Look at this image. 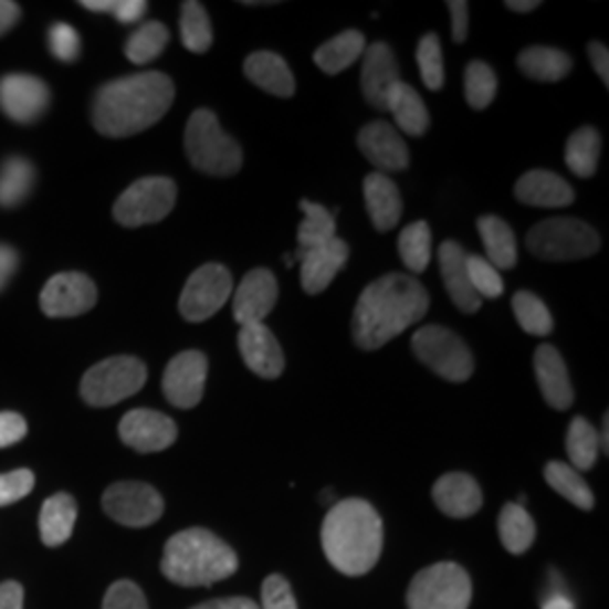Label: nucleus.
<instances>
[{"instance_id":"nucleus-1","label":"nucleus","mask_w":609,"mask_h":609,"mask_svg":"<svg viewBox=\"0 0 609 609\" xmlns=\"http://www.w3.org/2000/svg\"><path fill=\"white\" fill-rule=\"evenodd\" d=\"M429 309V294L420 281L405 273L381 275L370 283L353 314L355 344L372 353L396 339L413 323H418Z\"/></svg>"},{"instance_id":"nucleus-2","label":"nucleus","mask_w":609,"mask_h":609,"mask_svg":"<svg viewBox=\"0 0 609 609\" xmlns=\"http://www.w3.org/2000/svg\"><path fill=\"white\" fill-rule=\"evenodd\" d=\"M175 102L168 75L149 71L104 84L93 102V125L102 136L127 138L156 125Z\"/></svg>"},{"instance_id":"nucleus-3","label":"nucleus","mask_w":609,"mask_h":609,"mask_svg":"<svg viewBox=\"0 0 609 609\" xmlns=\"http://www.w3.org/2000/svg\"><path fill=\"white\" fill-rule=\"evenodd\" d=\"M321 544L327 563L339 574L366 576L381 556V517L366 500H344L327 511Z\"/></svg>"},{"instance_id":"nucleus-4","label":"nucleus","mask_w":609,"mask_h":609,"mask_svg":"<svg viewBox=\"0 0 609 609\" xmlns=\"http://www.w3.org/2000/svg\"><path fill=\"white\" fill-rule=\"evenodd\" d=\"M240 567L238 553L206 528H188L165 544L160 571L181 587H210L231 578Z\"/></svg>"},{"instance_id":"nucleus-5","label":"nucleus","mask_w":609,"mask_h":609,"mask_svg":"<svg viewBox=\"0 0 609 609\" xmlns=\"http://www.w3.org/2000/svg\"><path fill=\"white\" fill-rule=\"evenodd\" d=\"M186 154L195 168L210 177H231L242 168V147L219 127L217 116L199 108L186 127Z\"/></svg>"},{"instance_id":"nucleus-6","label":"nucleus","mask_w":609,"mask_h":609,"mask_svg":"<svg viewBox=\"0 0 609 609\" xmlns=\"http://www.w3.org/2000/svg\"><path fill=\"white\" fill-rule=\"evenodd\" d=\"M528 251L546 262H571L589 258L600 249L598 233L580 219L553 217L539 221L526 238Z\"/></svg>"},{"instance_id":"nucleus-7","label":"nucleus","mask_w":609,"mask_h":609,"mask_svg":"<svg viewBox=\"0 0 609 609\" xmlns=\"http://www.w3.org/2000/svg\"><path fill=\"white\" fill-rule=\"evenodd\" d=\"M147 381V368L138 357H111L86 370L82 398L91 407H114L136 396Z\"/></svg>"},{"instance_id":"nucleus-8","label":"nucleus","mask_w":609,"mask_h":609,"mask_svg":"<svg viewBox=\"0 0 609 609\" xmlns=\"http://www.w3.org/2000/svg\"><path fill=\"white\" fill-rule=\"evenodd\" d=\"M472 580L454 563H438L416 574L407 591L409 609H468Z\"/></svg>"},{"instance_id":"nucleus-9","label":"nucleus","mask_w":609,"mask_h":609,"mask_svg":"<svg viewBox=\"0 0 609 609\" xmlns=\"http://www.w3.org/2000/svg\"><path fill=\"white\" fill-rule=\"evenodd\" d=\"M411 348L424 366L448 381H465L474 372V357L468 344L448 327H420L411 339Z\"/></svg>"},{"instance_id":"nucleus-10","label":"nucleus","mask_w":609,"mask_h":609,"mask_svg":"<svg viewBox=\"0 0 609 609\" xmlns=\"http://www.w3.org/2000/svg\"><path fill=\"white\" fill-rule=\"evenodd\" d=\"M177 203V183L165 177H147L129 186L114 206L118 224L138 229L165 219Z\"/></svg>"},{"instance_id":"nucleus-11","label":"nucleus","mask_w":609,"mask_h":609,"mask_svg":"<svg viewBox=\"0 0 609 609\" xmlns=\"http://www.w3.org/2000/svg\"><path fill=\"white\" fill-rule=\"evenodd\" d=\"M233 294V275L221 264L199 266L183 287L179 298V312L190 323H201L214 316Z\"/></svg>"},{"instance_id":"nucleus-12","label":"nucleus","mask_w":609,"mask_h":609,"mask_svg":"<svg viewBox=\"0 0 609 609\" xmlns=\"http://www.w3.org/2000/svg\"><path fill=\"white\" fill-rule=\"evenodd\" d=\"M104 513L129 528H143L160 519L162 496L156 487L140 481H120L111 485L102 496Z\"/></svg>"},{"instance_id":"nucleus-13","label":"nucleus","mask_w":609,"mask_h":609,"mask_svg":"<svg viewBox=\"0 0 609 609\" xmlns=\"http://www.w3.org/2000/svg\"><path fill=\"white\" fill-rule=\"evenodd\" d=\"M97 303V287L84 273H57L41 292V309L50 318H71L88 312Z\"/></svg>"},{"instance_id":"nucleus-14","label":"nucleus","mask_w":609,"mask_h":609,"mask_svg":"<svg viewBox=\"0 0 609 609\" xmlns=\"http://www.w3.org/2000/svg\"><path fill=\"white\" fill-rule=\"evenodd\" d=\"M208 359L199 350L177 355L162 375V393L170 405L179 409H192L201 402L206 389Z\"/></svg>"},{"instance_id":"nucleus-15","label":"nucleus","mask_w":609,"mask_h":609,"mask_svg":"<svg viewBox=\"0 0 609 609\" xmlns=\"http://www.w3.org/2000/svg\"><path fill=\"white\" fill-rule=\"evenodd\" d=\"M179 435L177 422L151 409H134L120 420V438L127 448L151 454L175 445Z\"/></svg>"},{"instance_id":"nucleus-16","label":"nucleus","mask_w":609,"mask_h":609,"mask_svg":"<svg viewBox=\"0 0 609 609\" xmlns=\"http://www.w3.org/2000/svg\"><path fill=\"white\" fill-rule=\"evenodd\" d=\"M50 104L48 86L32 75H8L0 80V111L14 123L39 120Z\"/></svg>"},{"instance_id":"nucleus-17","label":"nucleus","mask_w":609,"mask_h":609,"mask_svg":"<svg viewBox=\"0 0 609 609\" xmlns=\"http://www.w3.org/2000/svg\"><path fill=\"white\" fill-rule=\"evenodd\" d=\"M279 301V283L269 269L249 271L233 296V318L244 325L264 323V316L275 307Z\"/></svg>"},{"instance_id":"nucleus-18","label":"nucleus","mask_w":609,"mask_h":609,"mask_svg":"<svg viewBox=\"0 0 609 609\" xmlns=\"http://www.w3.org/2000/svg\"><path fill=\"white\" fill-rule=\"evenodd\" d=\"M364 66H361V91L368 99V104L377 111H386V102H389V93L400 82L398 60L391 50L381 41L368 45L364 50Z\"/></svg>"},{"instance_id":"nucleus-19","label":"nucleus","mask_w":609,"mask_h":609,"mask_svg":"<svg viewBox=\"0 0 609 609\" xmlns=\"http://www.w3.org/2000/svg\"><path fill=\"white\" fill-rule=\"evenodd\" d=\"M238 346L249 370L262 379H275L285 370V355L273 332L264 323L240 327Z\"/></svg>"},{"instance_id":"nucleus-20","label":"nucleus","mask_w":609,"mask_h":609,"mask_svg":"<svg viewBox=\"0 0 609 609\" xmlns=\"http://www.w3.org/2000/svg\"><path fill=\"white\" fill-rule=\"evenodd\" d=\"M350 249L344 240L335 238L327 244L314 246L309 251H296L294 258L301 260V285L307 294H321L335 281V275L346 266Z\"/></svg>"},{"instance_id":"nucleus-21","label":"nucleus","mask_w":609,"mask_h":609,"mask_svg":"<svg viewBox=\"0 0 609 609\" xmlns=\"http://www.w3.org/2000/svg\"><path fill=\"white\" fill-rule=\"evenodd\" d=\"M361 154L384 172H402L409 168V147L389 123H370L359 132Z\"/></svg>"},{"instance_id":"nucleus-22","label":"nucleus","mask_w":609,"mask_h":609,"mask_svg":"<svg viewBox=\"0 0 609 609\" xmlns=\"http://www.w3.org/2000/svg\"><path fill=\"white\" fill-rule=\"evenodd\" d=\"M431 496L438 511L454 519H468L476 515L483 506V494L479 483L463 472L440 476L431 490Z\"/></svg>"},{"instance_id":"nucleus-23","label":"nucleus","mask_w":609,"mask_h":609,"mask_svg":"<svg viewBox=\"0 0 609 609\" xmlns=\"http://www.w3.org/2000/svg\"><path fill=\"white\" fill-rule=\"evenodd\" d=\"M438 260H440V273H442V283L448 287V294L452 303L465 312L474 314L481 309V298L470 285L468 279V253L459 242H442L438 249Z\"/></svg>"},{"instance_id":"nucleus-24","label":"nucleus","mask_w":609,"mask_h":609,"mask_svg":"<svg viewBox=\"0 0 609 609\" xmlns=\"http://www.w3.org/2000/svg\"><path fill=\"white\" fill-rule=\"evenodd\" d=\"M535 375L542 398L556 411H567L574 405V389L563 355L544 344L535 350Z\"/></svg>"},{"instance_id":"nucleus-25","label":"nucleus","mask_w":609,"mask_h":609,"mask_svg":"<svg viewBox=\"0 0 609 609\" xmlns=\"http://www.w3.org/2000/svg\"><path fill=\"white\" fill-rule=\"evenodd\" d=\"M364 199L372 227L379 233H389L398 227L402 217V197L398 186L381 172H372L364 179Z\"/></svg>"},{"instance_id":"nucleus-26","label":"nucleus","mask_w":609,"mask_h":609,"mask_svg":"<svg viewBox=\"0 0 609 609\" xmlns=\"http://www.w3.org/2000/svg\"><path fill=\"white\" fill-rule=\"evenodd\" d=\"M515 197L526 206L563 208L574 201V188L548 170H531L517 181Z\"/></svg>"},{"instance_id":"nucleus-27","label":"nucleus","mask_w":609,"mask_h":609,"mask_svg":"<svg viewBox=\"0 0 609 609\" xmlns=\"http://www.w3.org/2000/svg\"><path fill=\"white\" fill-rule=\"evenodd\" d=\"M244 73L258 88L271 95L292 97L296 93V80L287 62L275 52H269V50L253 52L244 64Z\"/></svg>"},{"instance_id":"nucleus-28","label":"nucleus","mask_w":609,"mask_h":609,"mask_svg":"<svg viewBox=\"0 0 609 609\" xmlns=\"http://www.w3.org/2000/svg\"><path fill=\"white\" fill-rule=\"evenodd\" d=\"M77 522V504L71 494L60 492L45 500L41 515H39V531L41 539L48 546L64 544L75 528Z\"/></svg>"},{"instance_id":"nucleus-29","label":"nucleus","mask_w":609,"mask_h":609,"mask_svg":"<svg viewBox=\"0 0 609 609\" xmlns=\"http://www.w3.org/2000/svg\"><path fill=\"white\" fill-rule=\"evenodd\" d=\"M366 50V39L357 30H346L337 34L335 39L325 41L316 52H314V62L316 66L327 73V75H337L346 69H350Z\"/></svg>"},{"instance_id":"nucleus-30","label":"nucleus","mask_w":609,"mask_h":609,"mask_svg":"<svg viewBox=\"0 0 609 609\" xmlns=\"http://www.w3.org/2000/svg\"><path fill=\"white\" fill-rule=\"evenodd\" d=\"M479 233L487 253V262L500 271V269H513L517 264V244L515 233L506 224L502 217H481L479 219Z\"/></svg>"},{"instance_id":"nucleus-31","label":"nucleus","mask_w":609,"mask_h":609,"mask_svg":"<svg viewBox=\"0 0 609 609\" xmlns=\"http://www.w3.org/2000/svg\"><path fill=\"white\" fill-rule=\"evenodd\" d=\"M386 111H391L398 127L407 136H422L429 129V111L422 97L405 82H398L389 93Z\"/></svg>"},{"instance_id":"nucleus-32","label":"nucleus","mask_w":609,"mask_h":609,"mask_svg":"<svg viewBox=\"0 0 609 609\" xmlns=\"http://www.w3.org/2000/svg\"><path fill=\"white\" fill-rule=\"evenodd\" d=\"M519 71L535 82H560L571 71V57L563 50L533 45L519 54Z\"/></svg>"},{"instance_id":"nucleus-33","label":"nucleus","mask_w":609,"mask_h":609,"mask_svg":"<svg viewBox=\"0 0 609 609\" xmlns=\"http://www.w3.org/2000/svg\"><path fill=\"white\" fill-rule=\"evenodd\" d=\"M36 172L23 156H10L0 165V206L14 208L28 199L34 188Z\"/></svg>"},{"instance_id":"nucleus-34","label":"nucleus","mask_w":609,"mask_h":609,"mask_svg":"<svg viewBox=\"0 0 609 609\" xmlns=\"http://www.w3.org/2000/svg\"><path fill=\"white\" fill-rule=\"evenodd\" d=\"M544 479L546 483L556 490L560 496H565L567 502H571L580 511H591L594 508V492L582 479L578 470H574L569 463L563 461H550L544 468Z\"/></svg>"},{"instance_id":"nucleus-35","label":"nucleus","mask_w":609,"mask_h":609,"mask_svg":"<svg viewBox=\"0 0 609 609\" xmlns=\"http://www.w3.org/2000/svg\"><path fill=\"white\" fill-rule=\"evenodd\" d=\"M500 537L513 556H522L535 542V522L524 506L506 504L500 515Z\"/></svg>"},{"instance_id":"nucleus-36","label":"nucleus","mask_w":609,"mask_h":609,"mask_svg":"<svg viewBox=\"0 0 609 609\" xmlns=\"http://www.w3.org/2000/svg\"><path fill=\"white\" fill-rule=\"evenodd\" d=\"M301 210H303L305 219L298 229V251H309L314 246L327 244L329 240L337 238L335 214H332L327 208L303 199Z\"/></svg>"},{"instance_id":"nucleus-37","label":"nucleus","mask_w":609,"mask_h":609,"mask_svg":"<svg viewBox=\"0 0 609 609\" xmlns=\"http://www.w3.org/2000/svg\"><path fill=\"white\" fill-rule=\"evenodd\" d=\"M600 134L594 127H582L574 132V136L567 143L565 149V160L569 165V170L578 177H594L598 168V158H600Z\"/></svg>"},{"instance_id":"nucleus-38","label":"nucleus","mask_w":609,"mask_h":609,"mask_svg":"<svg viewBox=\"0 0 609 609\" xmlns=\"http://www.w3.org/2000/svg\"><path fill=\"white\" fill-rule=\"evenodd\" d=\"M600 452L598 431L589 424L585 418H574L567 431V454L571 461V468L578 472H587L594 468Z\"/></svg>"},{"instance_id":"nucleus-39","label":"nucleus","mask_w":609,"mask_h":609,"mask_svg":"<svg viewBox=\"0 0 609 609\" xmlns=\"http://www.w3.org/2000/svg\"><path fill=\"white\" fill-rule=\"evenodd\" d=\"M168 41H170L168 28H165L162 23H158V21H149V23H143L127 39L125 54H127V60L132 64H149L165 50Z\"/></svg>"},{"instance_id":"nucleus-40","label":"nucleus","mask_w":609,"mask_h":609,"mask_svg":"<svg viewBox=\"0 0 609 609\" xmlns=\"http://www.w3.org/2000/svg\"><path fill=\"white\" fill-rule=\"evenodd\" d=\"M398 251L409 271L422 273L431 262V229L427 221H413L405 227L398 240Z\"/></svg>"},{"instance_id":"nucleus-41","label":"nucleus","mask_w":609,"mask_h":609,"mask_svg":"<svg viewBox=\"0 0 609 609\" xmlns=\"http://www.w3.org/2000/svg\"><path fill=\"white\" fill-rule=\"evenodd\" d=\"M181 41L190 52L203 54L212 45V25L201 3L188 0L181 8Z\"/></svg>"},{"instance_id":"nucleus-42","label":"nucleus","mask_w":609,"mask_h":609,"mask_svg":"<svg viewBox=\"0 0 609 609\" xmlns=\"http://www.w3.org/2000/svg\"><path fill=\"white\" fill-rule=\"evenodd\" d=\"M513 309L517 316V323L524 332L533 337H546L553 329V316L548 307L531 292H517L513 298Z\"/></svg>"},{"instance_id":"nucleus-43","label":"nucleus","mask_w":609,"mask_h":609,"mask_svg":"<svg viewBox=\"0 0 609 609\" xmlns=\"http://www.w3.org/2000/svg\"><path fill=\"white\" fill-rule=\"evenodd\" d=\"M416 60L424 86L429 91H440L442 84H445V66H442V48L438 34L429 32L420 39Z\"/></svg>"},{"instance_id":"nucleus-44","label":"nucleus","mask_w":609,"mask_h":609,"mask_svg":"<svg viewBox=\"0 0 609 609\" xmlns=\"http://www.w3.org/2000/svg\"><path fill=\"white\" fill-rule=\"evenodd\" d=\"M496 95V75L483 62H472L465 69V97L472 108H485Z\"/></svg>"},{"instance_id":"nucleus-45","label":"nucleus","mask_w":609,"mask_h":609,"mask_svg":"<svg viewBox=\"0 0 609 609\" xmlns=\"http://www.w3.org/2000/svg\"><path fill=\"white\" fill-rule=\"evenodd\" d=\"M468 279L476 296L483 298H500L504 294V281L485 258L468 255Z\"/></svg>"},{"instance_id":"nucleus-46","label":"nucleus","mask_w":609,"mask_h":609,"mask_svg":"<svg viewBox=\"0 0 609 609\" xmlns=\"http://www.w3.org/2000/svg\"><path fill=\"white\" fill-rule=\"evenodd\" d=\"M48 43H50V52L64 64H71L80 57V34L75 32V28L66 25V23H54L48 32Z\"/></svg>"},{"instance_id":"nucleus-47","label":"nucleus","mask_w":609,"mask_h":609,"mask_svg":"<svg viewBox=\"0 0 609 609\" xmlns=\"http://www.w3.org/2000/svg\"><path fill=\"white\" fill-rule=\"evenodd\" d=\"M102 609H149L143 589L132 580H118L108 587Z\"/></svg>"},{"instance_id":"nucleus-48","label":"nucleus","mask_w":609,"mask_h":609,"mask_svg":"<svg viewBox=\"0 0 609 609\" xmlns=\"http://www.w3.org/2000/svg\"><path fill=\"white\" fill-rule=\"evenodd\" d=\"M260 609H298L294 589L285 576L271 574L262 582V607Z\"/></svg>"},{"instance_id":"nucleus-49","label":"nucleus","mask_w":609,"mask_h":609,"mask_svg":"<svg viewBox=\"0 0 609 609\" xmlns=\"http://www.w3.org/2000/svg\"><path fill=\"white\" fill-rule=\"evenodd\" d=\"M34 487V474L30 470H14L10 474H0V506L17 504L28 496Z\"/></svg>"},{"instance_id":"nucleus-50","label":"nucleus","mask_w":609,"mask_h":609,"mask_svg":"<svg viewBox=\"0 0 609 609\" xmlns=\"http://www.w3.org/2000/svg\"><path fill=\"white\" fill-rule=\"evenodd\" d=\"M25 433H28V424H25L23 416L12 413V411L0 413V450L23 440Z\"/></svg>"},{"instance_id":"nucleus-51","label":"nucleus","mask_w":609,"mask_h":609,"mask_svg":"<svg viewBox=\"0 0 609 609\" xmlns=\"http://www.w3.org/2000/svg\"><path fill=\"white\" fill-rule=\"evenodd\" d=\"M145 12H147L145 0H116L114 12L111 14H114L120 23L132 25V23H138L145 17Z\"/></svg>"},{"instance_id":"nucleus-52","label":"nucleus","mask_w":609,"mask_h":609,"mask_svg":"<svg viewBox=\"0 0 609 609\" xmlns=\"http://www.w3.org/2000/svg\"><path fill=\"white\" fill-rule=\"evenodd\" d=\"M448 8L452 14V39L456 43H463L468 36V19H470L468 3L465 0H450Z\"/></svg>"},{"instance_id":"nucleus-53","label":"nucleus","mask_w":609,"mask_h":609,"mask_svg":"<svg viewBox=\"0 0 609 609\" xmlns=\"http://www.w3.org/2000/svg\"><path fill=\"white\" fill-rule=\"evenodd\" d=\"M17 266H19V253L8 244H0V290L10 283Z\"/></svg>"},{"instance_id":"nucleus-54","label":"nucleus","mask_w":609,"mask_h":609,"mask_svg":"<svg viewBox=\"0 0 609 609\" xmlns=\"http://www.w3.org/2000/svg\"><path fill=\"white\" fill-rule=\"evenodd\" d=\"M589 60L594 64L596 75L602 80L605 86H609V52L602 43H589Z\"/></svg>"},{"instance_id":"nucleus-55","label":"nucleus","mask_w":609,"mask_h":609,"mask_svg":"<svg viewBox=\"0 0 609 609\" xmlns=\"http://www.w3.org/2000/svg\"><path fill=\"white\" fill-rule=\"evenodd\" d=\"M192 609H260L255 605V600L251 598H244V596H233V598H217V600H208V602H201Z\"/></svg>"},{"instance_id":"nucleus-56","label":"nucleus","mask_w":609,"mask_h":609,"mask_svg":"<svg viewBox=\"0 0 609 609\" xmlns=\"http://www.w3.org/2000/svg\"><path fill=\"white\" fill-rule=\"evenodd\" d=\"M0 609H23V587L19 582L0 585Z\"/></svg>"},{"instance_id":"nucleus-57","label":"nucleus","mask_w":609,"mask_h":609,"mask_svg":"<svg viewBox=\"0 0 609 609\" xmlns=\"http://www.w3.org/2000/svg\"><path fill=\"white\" fill-rule=\"evenodd\" d=\"M19 17H21V8L17 3H12V0H0V34L12 30Z\"/></svg>"},{"instance_id":"nucleus-58","label":"nucleus","mask_w":609,"mask_h":609,"mask_svg":"<svg viewBox=\"0 0 609 609\" xmlns=\"http://www.w3.org/2000/svg\"><path fill=\"white\" fill-rule=\"evenodd\" d=\"M542 609H574V602L565 594H556L550 598H544Z\"/></svg>"},{"instance_id":"nucleus-59","label":"nucleus","mask_w":609,"mask_h":609,"mask_svg":"<svg viewBox=\"0 0 609 609\" xmlns=\"http://www.w3.org/2000/svg\"><path fill=\"white\" fill-rule=\"evenodd\" d=\"M506 6L513 12H533L539 8V0H508Z\"/></svg>"},{"instance_id":"nucleus-60","label":"nucleus","mask_w":609,"mask_h":609,"mask_svg":"<svg viewBox=\"0 0 609 609\" xmlns=\"http://www.w3.org/2000/svg\"><path fill=\"white\" fill-rule=\"evenodd\" d=\"M607 433H609V418L605 416V422H602V435H598V442H600V450H602V454H607V452H609V438H607Z\"/></svg>"},{"instance_id":"nucleus-61","label":"nucleus","mask_w":609,"mask_h":609,"mask_svg":"<svg viewBox=\"0 0 609 609\" xmlns=\"http://www.w3.org/2000/svg\"><path fill=\"white\" fill-rule=\"evenodd\" d=\"M332 496H335V492H332V490H325V492H323V500H321V502H323V504H332Z\"/></svg>"},{"instance_id":"nucleus-62","label":"nucleus","mask_w":609,"mask_h":609,"mask_svg":"<svg viewBox=\"0 0 609 609\" xmlns=\"http://www.w3.org/2000/svg\"><path fill=\"white\" fill-rule=\"evenodd\" d=\"M292 264H294V255H292V253H287V255H285V266L290 269Z\"/></svg>"}]
</instances>
